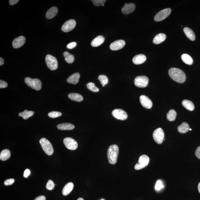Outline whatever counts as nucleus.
I'll return each mask as SVG.
<instances>
[{
    "mask_svg": "<svg viewBox=\"0 0 200 200\" xmlns=\"http://www.w3.org/2000/svg\"><path fill=\"white\" fill-rule=\"evenodd\" d=\"M169 75L174 81L179 83H183L186 79L184 72L177 68H171L169 70Z\"/></svg>",
    "mask_w": 200,
    "mask_h": 200,
    "instance_id": "f257e3e1",
    "label": "nucleus"
},
{
    "mask_svg": "<svg viewBox=\"0 0 200 200\" xmlns=\"http://www.w3.org/2000/svg\"><path fill=\"white\" fill-rule=\"evenodd\" d=\"M119 153V148L116 144H112L107 151L108 161L110 163L115 164L117 163Z\"/></svg>",
    "mask_w": 200,
    "mask_h": 200,
    "instance_id": "f03ea898",
    "label": "nucleus"
},
{
    "mask_svg": "<svg viewBox=\"0 0 200 200\" xmlns=\"http://www.w3.org/2000/svg\"><path fill=\"white\" fill-rule=\"evenodd\" d=\"M24 82L27 85L36 91H39L42 88V82L38 79L26 77L24 79Z\"/></svg>",
    "mask_w": 200,
    "mask_h": 200,
    "instance_id": "7ed1b4c3",
    "label": "nucleus"
},
{
    "mask_svg": "<svg viewBox=\"0 0 200 200\" xmlns=\"http://www.w3.org/2000/svg\"><path fill=\"white\" fill-rule=\"evenodd\" d=\"M39 142L42 149L46 154L48 155H51L53 154L54 153L53 147L51 143L47 139L43 138L40 140Z\"/></svg>",
    "mask_w": 200,
    "mask_h": 200,
    "instance_id": "20e7f679",
    "label": "nucleus"
},
{
    "mask_svg": "<svg viewBox=\"0 0 200 200\" xmlns=\"http://www.w3.org/2000/svg\"><path fill=\"white\" fill-rule=\"evenodd\" d=\"M45 61L47 66L51 70L54 71L57 69L58 64L57 60L55 57L47 55L46 56Z\"/></svg>",
    "mask_w": 200,
    "mask_h": 200,
    "instance_id": "39448f33",
    "label": "nucleus"
},
{
    "mask_svg": "<svg viewBox=\"0 0 200 200\" xmlns=\"http://www.w3.org/2000/svg\"><path fill=\"white\" fill-rule=\"evenodd\" d=\"M149 161V158L148 156L146 155H142L139 157L138 162L135 165V169L140 170L146 167Z\"/></svg>",
    "mask_w": 200,
    "mask_h": 200,
    "instance_id": "423d86ee",
    "label": "nucleus"
},
{
    "mask_svg": "<svg viewBox=\"0 0 200 200\" xmlns=\"http://www.w3.org/2000/svg\"><path fill=\"white\" fill-rule=\"evenodd\" d=\"M149 79L145 76H140L136 77L134 80V84L137 87H145L148 85Z\"/></svg>",
    "mask_w": 200,
    "mask_h": 200,
    "instance_id": "0eeeda50",
    "label": "nucleus"
},
{
    "mask_svg": "<svg viewBox=\"0 0 200 200\" xmlns=\"http://www.w3.org/2000/svg\"><path fill=\"white\" fill-rule=\"evenodd\" d=\"M171 12V8H166L161 10L156 14L154 20L156 22L162 21L170 15Z\"/></svg>",
    "mask_w": 200,
    "mask_h": 200,
    "instance_id": "6e6552de",
    "label": "nucleus"
},
{
    "mask_svg": "<svg viewBox=\"0 0 200 200\" xmlns=\"http://www.w3.org/2000/svg\"><path fill=\"white\" fill-rule=\"evenodd\" d=\"M153 139L158 144H161L164 138V133L163 129L161 128L156 129L153 133Z\"/></svg>",
    "mask_w": 200,
    "mask_h": 200,
    "instance_id": "1a4fd4ad",
    "label": "nucleus"
},
{
    "mask_svg": "<svg viewBox=\"0 0 200 200\" xmlns=\"http://www.w3.org/2000/svg\"><path fill=\"white\" fill-rule=\"evenodd\" d=\"M64 143L67 149L71 150H75L78 147L77 142L71 138H65L64 140Z\"/></svg>",
    "mask_w": 200,
    "mask_h": 200,
    "instance_id": "9d476101",
    "label": "nucleus"
},
{
    "mask_svg": "<svg viewBox=\"0 0 200 200\" xmlns=\"http://www.w3.org/2000/svg\"><path fill=\"white\" fill-rule=\"evenodd\" d=\"M112 115L117 119L125 120L127 118V115L126 112L123 110L117 109L114 110L112 112Z\"/></svg>",
    "mask_w": 200,
    "mask_h": 200,
    "instance_id": "9b49d317",
    "label": "nucleus"
},
{
    "mask_svg": "<svg viewBox=\"0 0 200 200\" xmlns=\"http://www.w3.org/2000/svg\"><path fill=\"white\" fill-rule=\"evenodd\" d=\"M76 25V22L74 19H70L65 22L62 27L63 32H68L74 29Z\"/></svg>",
    "mask_w": 200,
    "mask_h": 200,
    "instance_id": "f8f14e48",
    "label": "nucleus"
},
{
    "mask_svg": "<svg viewBox=\"0 0 200 200\" xmlns=\"http://www.w3.org/2000/svg\"><path fill=\"white\" fill-rule=\"evenodd\" d=\"M125 45V42L123 40H117L111 44L110 47L112 51H117L123 48Z\"/></svg>",
    "mask_w": 200,
    "mask_h": 200,
    "instance_id": "ddd939ff",
    "label": "nucleus"
},
{
    "mask_svg": "<svg viewBox=\"0 0 200 200\" xmlns=\"http://www.w3.org/2000/svg\"><path fill=\"white\" fill-rule=\"evenodd\" d=\"M140 100L142 106L144 108L148 109H150L152 108V102L148 97L144 95H141L140 97Z\"/></svg>",
    "mask_w": 200,
    "mask_h": 200,
    "instance_id": "4468645a",
    "label": "nucleus"
},
{
    "mask_svg": "<svg viewBox=\"0 0 200 200\" xmlns=\"http://www.w3.org/2000/svg\"><path fill=\"white\" fill-rule=\"evenodd\" d=\"M26 42L25 37L24 36H20L14 40L12 42V46L14 48H20L24 45Z\"/></svg>",
    "mask_w": 200,
    "mask_h": 200,
    "instance_id": "2eb2a0df",
    "label": "nucleus"
},
{
    "mask_svg": "<svg viewBox=\"0 0 200 200\" xmlns=\"http://www.w3.org/2000/svg\"><path fill=\"white\" fill-rule=\"evenodd\" d=\"M136 8L135 4L133 3H126L122 9L123 14L127 15L134 12Z\"/></svg>",
    "mask_w": 200,
    "mask_h": 200,
    "instance_id": "dca6fc26",
    "label": "nucleus"
},
{
    "mask_svg": "<svg viewBox=\"0 0 200 200\" xmlns=\"http://www.w3.org/2000/svg\"><path fill=\"white\" fill-rule=\"evenodd\" d=\"M146 60V57L143 54H139L136 55L133 58L132 61L134 64H143Z\"/></svg>",
    "mask_w": 200,
    "mask_h": 200,
    "instance_id": "f3484780",
    "label": "nucleus"
},
{
    "mask_svg": "<svg viewBox=\"0 0 200 200\" xmlns=\"http://www.w3.org/2000/svg\"><path fill=\"white\" fill-rule=\"evenodd\" d=\"M80 74L78 73H75L71 75L67 79L68 83L76 85L78 83L80 78Z\"/></svg>",
    "mask_w": 200,
    "mask_h": 200,
    "instance_id": "a211bd4d",
    "label": "nucleus"
},
{
    "mask_svg": "<svg viewBox=\"0 0 200 200\" xmlns=\"http://www.w3.org/2000/svg\"><path fill=\"white\" fill-rule=\"evenodd\" d=\"M104 38L102 36H98L92 41L91 45L94 47H98L104 43Z\"/></svg>",
    "mask_w": 200,
    "mask_h": 200,
    "instance_id": "6ab92c4d",
    "label": "nucleus"
},
{
    "mask_svg": "<svg viewBox=\"0 0 200 200\" xmlns=\"http://www.w3.org/2000/svg\"><path fill=\"white\" fill-rule=\"evenodd\" d=\"M166 39V35L164 33H161L157 34L153 39V42L155 44H159L163 42Z\"/></svg>",
    "mask_w": 200,
    "mask_h": 200,
    "instance_id": "aec40b11",
    "label": "nucleus"
},
{
    "mask_svg": "<svg viewBox=\"0 0 200 200\" xmlns=\"http://www.w3.org/2000/svg\"><path fill=\"white\" fill-rule=\"evenodd\" d=\"M74 187V184L72 182H69L66 184L63 188L62 193L64 196L68 195L71 192Z\"/></svg>",
    "mask_w": 200,
    "mask_h": 200,
    "instance_id": "412c9836",
    "label": "nucleus"
},
{
    "mask_svg": "<svg viewBox=\"0 0 200 200\" xmlns=\"http://www.w3.org/2000/svg\"><path fill=\"white\" fill-rule=\"evenodd\" d=\"M58 12V9L56 7H53L49 9L46 14V17L48 19H51L56 16Z\"/></svg>",
    "mask_w": 200,
    "mask_h": 200,
    "instance_id": "4be33fe9",
    "label": "nucleus"
},
{
    "mask_svg": "<svg viewBox=\"0 0 200 200\" xmlns=\"http://www.w3.org/2000/svg\"><path fill=\"white\" fill-rule=\"evenodd\" d=\"M75 127L74 125L68 123L59 124L57 126V128L60 130H72Z\"/></svg>",
    "mask_w": 200,
    "mask_h": 200,
    "instance_id": "5701e85b",
    "label": "nucleus"
},
{
    "mask_svg": "<svg viewBox=\"0 0 200 200\" xmlns=\"http://www.w3.org/2000/svg\"><path fill=\"white\" fill-rule=\"evenodd\" d=\"M184 31L186 37L191 41H194L195 39V35L194 32L190 28L185 27L184 29Z\"/></svg>",
    "mask_w": 200,
    "mask_h": 200,
    "instance_id": "b1692460",
    "label": "nucleus"
},
{
    "mask_svg": "<svg viewBox=\"0 0 200 200\" xmlns=\"http://www.w3.org/2000/svg\"><path fill=\"white\" fill-rule=\"evenodd\" d=\"M68 98L73 101L81 102L83 101V96L77 93H71L68 95Z\"/></svg>",
    "mask_w": 200,
    "mask_h": 200,
    "instance_id": "393cba45",
    "label": "nucleus"
},
{
    "mask_svg": "<svg viewBox=\"0 0 200 200\" xmlns=\"http://www.w3.org/2000/svg\"><path fill=\"white\" fill-rule=\"evenodd\" d=\"M182 104L184 107L190 111H193L194 109L195 106L192 102L190 100H183L182 102Z\"/></svg>",
    "mask_w": 200,
    "mask_h": 200,
    "instance_id": "a878e982",
    "label": "nucleus"
},
{
    "mask_svg": "<svg viewBox=\"0 0 200 200\" xmlns=\"http://www.w3.org/2000/svg\"><path fill=\"white\" fill-rule=\"evenodd\" d=\"M11 153L8 149L3 150L1 152L0 154V159L2 161H6L11 157Z\"/></svg>",
    "mask_w": 200,
    "mask_h": 200,
    "instance_id": "bb28decb",
    "label": "nucleus"
},
{
    "mask_svg": "<svg viewBox=\"0 0 200 200\" xmlns=\"http://www.w3.org/2000/svg\"><path fill=\"white\" fill-rule=\"evenodd\" d=\"M189 126L188 123L185 122H183L178 127V130L180 133H186L189 129Z\"/></svg>",
    "mask_w": 200,
    "mask_h": 200,
    "instance_id": "cd10ccee",
    "label": "nucleus"
},
{
    "mask_svg": "<svg viewBox=\"0 0 200 200\" xmlns=\"http://www.w3.org/2000/svg\"><path fill=\"white\" fill-rule=\"evenodd\" d=\"M181 58L185 64L188 65H191L193 63V60L189 55L187 54H183L182 55Z\"/></svg>",
    "mask_w": 200,
    "mask_h": 200,
    "instance_id": "c85d7f7f",
    "label": "nucleus"
},
{
    "mask_svg": "<svg viewBox=\"0 0 200 200\" xmlns=\"http://www.w3.org/2000/svg\"><path fill=\"white\" fill-rule=\"evenodd\" d=\"M34 113V112L32 111H28L27 110H25L24 112L19 113V117H22L24 119L26 120L33 116Z\"/></svg>",
    "mask_w": 200,
    "mask_h": 200,
    "instance_id": "c756f323",
    "label": "nucleus"
},
{
    "mask_svg": "<svg viewBox=\"0 0 200 200\" xmlns=\"http://www.w3.org/2000/svg\"><path fill=\"white\" fill-rule=\"evenodd\" d=\"M65 61L68 64H72L74 61L75 58L73 55L69 54L68 52H64L63 54Z\"/></svg>",
    "mask_w": 200,
    "mask_h": 200,
    "instance_id": "7c9ffc66",
    "label": "nucleus"
},
{
    "mask_svg": "<svg viewBox=\"0 0 200 200\" xmlns=\"http://www.w3.org/2000/svg\"><path fill=\"white\" fill-rule=\"evenodd\" d=\"M176 112L174 110L171 109L167 113L166 117L169 121H173L176 119Z\"/></svg>",
    "mask_w": 200,
    "mask_h": 200,
    "instance_id": "2f4dec72",
    "label": "nucleus"
},
{
    "mask_svg": "<svg viewBox=\"0 0 200 200\" xmlns=\"http://www.w3.org/2000/svg\"><path fill=\"white\" fill-rule=\"evenodd\" d=\"M98 79L101 83L103 87H104L108 83V79L106 76L104 75H100L98 77Z\"/></svg>",
    "mask_w": 200,
    "mask_h": 200,
    "instance_id": "473e14b6",
    "label": "nucleus"
},
{
    "mask_svg": "<svg viewBox=\"0 0 200 200\" xmlns=\"http://www.w3.org/2000/svg\"><path fill=\"white\" fill-rule=\"evenodd\" d=\"M87 87L89 90L93 92H98L99 91V89L96 87L95 84L92 83V82H89V83H87Z\"/></svg>",
    "mask_w": 200,
    "mask_h": 200,
    "instance_id": "72a5a7b5",
    "label": "nucleus"
},
{
    "mask_svg": "<svg viewBox=\"0 0 200 200\" xmlns=\"http://www.w3.org/2000/svg\"><path fill=\"white\" fill-rule=\"evenodd\" d=\"M62 115L61 112L57 111L51 112L48 113L49 117L53 118L60 117Z\"/></svg>",
    "mask_w": 200,
    "mask_h": 200,
    "instance_id": "f704fd0d",
    "label": "nucleus"
},
{
    "mask_svg": "<svg viewBox=\"0 0 200 200\" xmlns=\"http://www.w3.org/2000/svg\"><path fill=\"white\" fill-rule=\"evenodd\" d=\"M55 184L53 181L51 180H49L46 185V188L48 190H52L55 188Z\"/></svg>",
    "mask_w": 200,
    "mask_h": 200,
    "instance_id": "c9c22d12",
    "label": "nucleus"
},
{
    "mask_svg": "<svg viewBox=\"0 0 200 200\" xmlns=\"http://www.w3.org/2000/svg\"><path fill=\"white\" fill-rule=\"evenodd\" d=\"M94 5L96 6H102L106 2L105 0H93L92 1Z\"/></svg>",
    "mask_w": 200,
    "mask_h": 200,
    "instance_id": "e433bc0d",
    "label": "nucleus"
},
{
    "mask_svg": "<svg viewBox=\"0 0 200 200\" xmlns=\"http://www.w3.org/2000/svg\"><path fill=\"white\" fill-rule=\"evenodd\" d=\"M164 185L162 184V182L161 180H158L156 183V185L155 186V189L157 191L160 190L161 189L163 188Z\"/></svg>",
    "mask_w": 200,
    "mask_h": 200,
    "instance_id": "4c0bfd02",
    "label": "nucleus"
},
{
    "mask_svg": "<svg viewBox=\"0 0 200 200\" xmlns=\"http://www.w3.org/2000/svg\"><path fill=\"white\" fill-rule=\"evenodd\" d=\"M14 182H15V179H8L4 182V184L6 186L11 185L13 184Z\"/></svg>",
    "mask_w": 200,
    "mask_h": 200,
    "instance_id": "58836bf2",
    "label": "nucleus"
},
{
    "mask_svg": "<svg viewBox=\"0 0 200 200\" xmlns=\"http://www.w3.org/2000/svg\"><path fill=\"white\" fill-rule=\"evenodd\" d=\"M8 85L5 81L0 80V88H5L7 87Z\"/></svg>",
    "mask_w": 200,
    "mask_h": 200,
    "instance_id": "ea45409f",
    "label": "nucleus"
},
{
    "mask_svg": "<svg viewBox=\"0 0 200 200\" xmlns=\"http://www.w3.org/2000/svg\"><path fill=\"white\" fill-rule=\"evenodd\" d=\"M77 46V43L75 42H72L68 44L67 45V47L69 49H72L75 48Z\"/></svg>",
    "mask_w": 200,
    "mask_h": 200,
    "instance_id": "a19ab883",
    "label": "nucleus"
},
{
    "mask_svg": "<svg viewBox=\"0 0 200 200\" xmlns=\"http://www.w3.org/2000/svg\"><path fill=\"white\" fill-rule=\"evenodd\" d=\"M195 154L197 158L200 159V146L197 147V149L195 151Z\"/></svg>",
    "mask_w": 200,
    "mask_h": 200,
    "instance_id": "79ce46f5",
    "label": "nucleus"
},
{
    "mask_svg": "<svg viewBox=\"0 0 200 200\" xmlns=\"http://www.w3.org/2000/svg\"><path fill=\"white\" fill-rule=\"evenodd\" d=\"M31 174V171L29 169H27L24 171V178H27Z\"/></svg>",
    "mask_w": 200,
    "mask_h": 200,
    "instance_id": "37998d69",
    "label": "nucleus"
},
{
    "mask_svg": "<svg viewBox=\"0 0 200 200\" xmlns=\"http://www.w3.org/2000/svg\"><path fill=\"white\" fill-rule=\"evenodd\" d=\"M19 1V0H10L9 2L11 5H14L17 3Z\"/></svg>",
    "mask_w": 200,
    "mask_h": 200,
    "instance_id": "c03bdc74",
    "label": "nucleus"
},
{
    "mask_svg": "<svg viewBox=\"0 0 200 200\" xmlns=\"http://www.w3.org/2000/svg\"><path fill=\"white\" fill-rule=\"evenodd\" d=\"M35 200H46V198L44 196H40L35 199Z\"/></svg>",
    "mask_w": 200,
    "mask_h": 200,
    "instance_id": "a18cd8bd",
    "label": "nucleus"
},
{
    "mask_svg": "<svg viewBox=\"0 0 200 200\" xmlns=\"http://www.w3.org/2000/svg\"><path fill=\"white\" fill-rule=\"evenodd\" d=\"M4 63V61L3 59L2 58H0V65L2 66Z\"/></svg>",
    "mask_w": 200,
    "mask_h": 200,
    "instance_id": "49530a36",
    "label": "nucleus"
},
{
    "mask_svg": "<svg viewBox=\"0 0 200 200\" xmlns=\"http://www.w3.org/2000/svg\"><path fill=\"white\" fill-rule=\"evenodd\" d=\"M198 189L199 192L200 193V182L199 183V184H198Z\"/></svg>",
    "mask_w": 200,
    "mask_h": 200,
    "instance_id": "de8ad7c7",
    "label": "nucleus"
},
{
    "mask_svg": "<svg viewBox=\"0 0 200 200\" xmlns=\"http://www.w3.org/2000/svg\"><path fill=\"white\" fill-rule=\"evenodd\" d=\"M77 200H84L83 198H78V199H77Z\"/></svg>",
    "mask_w": 200,
    "mask_h": 200,
    "instance_id": "09e8293b",
    "label": "nucleus"
},
{
    "mask_svg": "<svg viewBox=\"0 0 200 200\" xmlns=\"http://www.w3.org/2000/svg\"><path fill=\"white\" fill-rule=\"evenodd\" d=\"M189 130H190V131H192V129H189Z\"/></svg>",
    "mask_w": 200,
    "mask_h": 200,
    "instance_id": "8fccbe9b",
    "label": "nucleus"
},
{
    "mask_svg": "<svg viewBox=\"0 0 200 200\" xmlns=\"http://www.w3.org/2000/svg\"><path fill=\"white\" fill-rule=\"evenodd\" d=\"M104 6V5H102V6Z\"/></svg>",
    "mask_w": 200,
    "mask_h": 200,
    "instance_id": "3c124183",
    "label": "nucleus"
},
{
    "mask_svg": "<svg viewBox=\"0 0 200 200\" xmlns=\"http://www.w3.org/2000/svg\"><path fill=\"white\" fill-rule=\"evenodd\" d=\"M101 200H104V199H102Z\"/></svg>",
    "mask_w": 200,
    "mask_h": 200,
    "instance_id": "603ef678",
    "label": "nucleus"
}]
</instances>
